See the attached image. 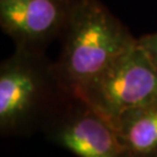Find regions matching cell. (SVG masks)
I'll list each match as a JSON object with an SVG mask.
<instances>
[{
    "label": "cell",
    "mask_w": 157,
    "mask_h": 157,
    "mask_svg": "<svg viewBox=\"0 0 157 157\" xmlns=\"http://www.w3.org/2000/svg\"><path fill=\"white\" fill-rule=\"evenodd\" d=\"M71 97L55 61L15 48L0 64V133L22 137L43 130Z\"/></svg>",
    "instance_id": "6da1fadb"
},
{
    "label": "cell",
    "mask_w": 157,
    "mask_h": 157,
    "mask_svg": "<svg viewBox=\"0 0 157 157\" xmlns=\"http://www.w3.org/2000/svg\"><path fill=\"white\" fill-rule=\"evenodd\" d=\"M55 69L75 93L137 43L122 21L100 0H83L63 34Z\"/></svg>",
    "instance_id": "7a4b0ae2"
},
{
    "label": "cell",
    "mask_w": 157,
    "mask_h": 157,
    "mask_svg": "<svg viewBox=\"0 0 157 157\" xmlns=\"http://www.w3.org/2000/svg\"><path fill=\"white\" fill-rule=\"evenodd\" d=\"M78 97L114 126L127 111L157 97V69L136 45L79 89Z\"/></svg>",
    "instance_id": "3957f363"
},
{
    "label": "cell",
    "mask_w": 157,
    "mask_h": 157,
    "mask_svg": "<svg viewBox=\"0 0 157 157\" xmlns=\"http://www.w3.org/2000/svg\"><path fill=\"white\" fill-rule=\"evenodd\" d=\"M42 132L50 142L77 157H130L115 127L75 95Z\"/></svg>",
    "instance_id": "277c9868"
},
{
    "label": "cell",
    "mask_w": 157,
    "mask_h": 157,
    "mask_svg": "<svg viewBox=\"0 0 157 157\" xmlns=\"http://www.w3.org/2000/svg\"><path fill=\"white\" fill-rule=\"evenodd\" d=\"M83 0H0V27L17 49L45 52Z\"/></svg>",
    "instance_id": "5b68a950"
},
{
    "label": "cell",
    "mask_w": 157,
    "mask_h": 157,
    "mask_svg": "<svg viewBox=\"0 0 157 157\" xmlns=\"http://www.w3.org/2000/svg\"><path fill=\"white\" fill-rule=\"evenodd\" d=\"M114 127L130 157H157V97L124 113Z\"/></svg>",
    "instance_id": "8992f818"
},
{
    "label": "cell",
    "mask_w": 157,
    "mask_h": 157,
    "mask_svg": "<svg viewBox=\"0 0 157 157\" xmlns=\"http://www.w3.org/2000/svg\"><path fill=\"white\" fill-rule=\"evenodd\" d=\"M137 45L146 52L154 67L157 69V32L137 37Z\"/></svg>",
    "instance_id": "52a82bcc"
}]
</instances>
